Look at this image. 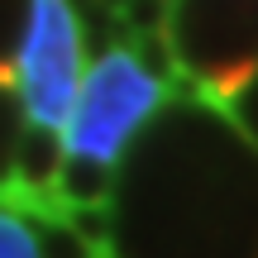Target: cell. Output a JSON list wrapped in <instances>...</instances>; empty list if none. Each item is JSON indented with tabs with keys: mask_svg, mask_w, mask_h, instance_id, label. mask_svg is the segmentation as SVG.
Returning <instances> with one entry per match:
<instances>
[{
	"mask_svg": "<svg viewBox=\"0 0 258 258\" xmlns=\"http://www.w3.org/2000/svg\"><path fill=\"white\" fill-rule=\"evenodd\" d=\"M167 43L177 91L220 110L258 67V0H172Z\"/></svg>",
	"mask_w": 258,
	"mask_h": 258,
	"instance_id": "obj_1",
	"label": "cell"
},
{
	"mask_svg": "<svg viewBox=\"0 0 258 258\" xmlns=\"http://www.w3.org/2000/svg\"><path fill=\"white\" fill-rule=\"evenodd\" d=\"M172 96H177V86L163 82V77H153L134 57L129 43H110L91 62V72L82 77L77 105H72V115H67V124H62L67 153L120 163L129 139L153 120Z\"/></svg>",
	"mask_w": 258,
	"mask_h": 258,
	"instance_id": "obj_2",
	"label": "cell"
},
{
	"mask_svg": "<svg viewBox=\"0 0 258 258\" xmlns=\"http://www.w3.org/2000/svg\"><path fill=\"white\" fill-rule=\"evenodd\" d=\"M15 77L24 120L62 129L82 91V19L72 0H34Z\"/></svg>",
	"mask_w": 258,
	"mask_h": 258,
	"instance_id": "obj_3",
	"label": "cell"
},
{
	"mask_svg": "<svg viewBox=\"0 0 258 258\" xmlns=\"http://www.w3.org/2000/svg\"><path fill=\"white\" fill-rule=\"evenodd\" d=\"M62 129H48L29 120L19 129L15 144V186H10V201L24 215H62V201H57V172H62Z\"/></svg>",
	"mask_w": 258,
	"mask_h": 258,
	"instance_id": "obj_4",
	"label": "cell"
},
{
	"mask_svg": "<svg viewBox=\"0 0 258 258\" xmlns=\"http://www.w3.org/2000/svg\"><path fill=\"white\" fill-rule=\"evenodd\" d=\"M57 201L67 206H110L115 201V163L86 153H67L62 172H57Z\"/></svg>",
	"mask_w": 258,
	"mask_h": 258,
	"instance_id": "obj_5",
	"label": "cell"
},
{
	"mask_svg": "<svg viewBox=\"0 0 258 258\" xmlns=\"http://www.w3.org/2000/svg\"><path fill=\"white\" fill-rule=\"evenodd\" d=\"M29 230H34V244H38V258H96L101 249L82 239L62 215H24Z\"/></svg>",
	"mask_w": 258,
	"mask_h": 258,
	"instance_id": "obj_6",
	"label": "cell"
},
{
	"mask_svg": "<svg viewBox=\"0 0 258 258\" xmlns=\"http://www.w3.org/2000/svg\"><path fill=\"white\" fill-rule=\"evenodd\" d=\"M29 19H34V0H0V82H15Z\"/></svg>",
	"mask_w": 258,
	"mask_h": 258,
	"instance_id": "obj_7",
	"label": "cell"
},
{
	"mask_svg": "<svg viewBox=\"0 0 258 258\" xmlns=\"http://www.w3.org/2000/svg\"><path fill=\"white\" fill-rule=\"evenodd\" d=\"M19 129H24L19 91L10 82H0V201H10V186H15V144H19Z\"/></svg>",
	"mask_w": 258,
	"mask_h": 258,
	"instance_id": "obj_8",
	"label": "cell"
},
{
	"mask_svg": "<svg viewBox=\"0 0 258 258\" xmlns=\"http://www.w3.org/2000/svg\"><path fill=\"white\" fill-rule=\"evenodd\" d=\"M62 220L72 225L91 249H110V244H115V215H110V206H67Z\"/></svg>",
	"mask_w": 258,
	"mask_h": 258,
	"instance_id": "obj_9",
	"label": "cell"
},
{
	"mask_svg": "<svg viewBox=\"0 0 258 258\" xmlns=\"http://www.w3.org/2000/svg\"><path fill=\"white\" fill-rule=\"evenodd\" d=\"M220 115H225V120H230V124H234V129H239V134L258 148V67L249 72V82H244L239 91H234L230 101L220 105Z\"/></svg>",
	"mask_w": 258,
	"mask_h": 258,
	"instance_id": "obj_10",
	"label": "cell"
},
{
	"mask_svg": "<svg viewBox=\"0 0 258 258\" xmlns=\"http://www.w3.org/2000/svg\"><path fill=\"white\" fill-rule=\"evenodd\" d=\"M0 258H38V244H34L24 211H15L5 201H0Z\"/></svg>",
	"mask_w": 258,
	"mask_h": 258,
	"instance_id": "obj_11",
	"label": "cell"
},
{
	"mask_svg": "<svg viewBox=\"0 0 258 258\" xmlns=\"http://www.w3.org/2000/svg\"><path fill=\"white\" fill-rule=\"evenodd\" d=\"M96 258H115V253H110V249H101V253H96Z\"/></svg>",
	"mask_w": 258,
	"mask_h": 258,
	"instance_id": "obj_12",
	"label": "cell"
}]
</instances>
